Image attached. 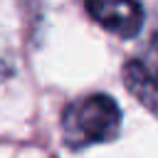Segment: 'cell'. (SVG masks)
I'll return each mask as SVG.
<instances>
[{
	"instance_id": "1",
	"label": "cell",
	"mask_w": 158,
	"mask_h": 158,
	"mask_svg": "<svg viewBox=\"0 0 158 158\" xmlns=\"http://www.w3.org/2000/svg\"><path fill=\"white\" fill-rule=\"evenodd\" d=\"M121 131V109L109 94L81 96L62 111V141L79 151L96 143H109Z\"/></svg>"
},
{
	"instance_id": "2",
	"label": "cell",
	"mask_w": 158,
	"mask_h": 158,
	"mask_svg": "<svg viewBox=\"0 0 158 158\" xmlns=\"http://www.w3.org/2000/svg\"><path fill=\"white\" fill-rule=\"evenodd\" d=\"M123 86L148 111L158 114V30L123 64Z\"/></svg>"
},
{
	"instance_id": "3",
	"label": "cell",
	"mask_w": 158,
	"mask_h": 158,
	"mask_svg": "<svg viewBox=\"0 0 158 158\" xmlns=\"http://www.w3.org/2000/svg\"><path fill=\"white\" fill-rule=\"evenodd\" d=\"M84 7L96 25L123 40L136 37L146 20L141 0H84Z\"/></svg>"
},
{
	"instance_id": "4",
	"label": "cell",
	"mask_w": 158,
	"mask_h": 158,
	"mask_svg": "<svg viewBox=\"0 0 158 158\" xmlns=\"http://www.w3.org/2000/svg\"><path fill=\"white\" fill-rule=\"evenodd\" d=\"M12 72H15L12 49H10V44L5 42V37L0 35V84H2L5 79H10V77H12Z\"/></svg>"
}]
</instances>
